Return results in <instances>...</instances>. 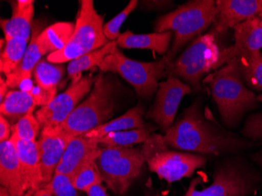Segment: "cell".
Masks as SVG:
<instances>
[{
	"label": "cell",
	"instance_id": "obj_1",
	"mask_svg": "<svg viewBox=\"0 0 262 196\" xmlns=\"http://www.w3.org/2000/svg\"><path fill=\"white\" fill-rule=\"evenodd\" d=\"M163 136L169 148L202 156H222L254 145L207 119L199 100L184 110Z\"/></svg>",
	"mask_w": 262,
	"mask_h": 196
},
{
	"label": "cell",
	"instance_id": "obj_2",
	"mask_svg": "<svg viewBox=\"0 0 262 196\" xmlns=\"http://www.w3.org/2000/svg\"><path fill=\"white\" fill-rule=\"evenodd\" d=\"M217 104L222 122L234 127L243 116L258 106L257 96L246 86L236 57L213 71L203 80Z\"/></svg>",
	"mask_w": 262,
	"mask_h": 196
},
{
	"label": "cell",
	"instance_id": "obj_3",
	"mask_svg": "<svg viewBox=\"0 0 262 196\" xmlns=\"http://www.w3.org/2000/svg\"><path fill=\"white\" fill-rule=\"evenodd\" d=\"M216 37L211 30L190 42L169 68V75L180 78L193 92H200L206 76L235 58L231 46L221 48Z\"/></svg>",
	"mask_w": 262,
	"mask_h": 196
},
{
	"label": "cell",
	"instance_id": "obj_4",
	"mask_svg": "<svg viewBox=\"0 0 262 196\" xmlns=\"http://www.w3.org/2000/svg\"><path fill=\"white\" fill-rule=\"evenodd\" d=\"M108 77L98 75L89 95L60 126L66 132L73 137L82 136L113 117L117 89Z\"/></svg>",
	"mask_w": 262,
	"mask_h": 196
},
{
	"label": "cell",
	"instance_id": "obj_5",
	"mask_svg": "<svg viewBox=\"0 0 262 196\" xmlns=\"http://www.w3.org/2000/svg\"><path fill=\"white\" fill-rule=\"evenodd\" d=\"M141 151L149 170L168 183L191 178L207 163V158L202 155L170 149L163 135L154 133L143 144Z\"/></svg>",
	"mask_w": 262,
	"mask_h": 196
},
{
	"label": "cell",
	"instance_id": "obj_6",
	"mask_svg": "<svg viewBox=\"0 0 262 196\" xmlns=\"http://www.w3.org/2000/svg\"><path fill=\"white\" fill-rule=\"evenodd\" d=\"M170 66L164 56L160 60L151 62L133 60L124 55L117 47L101 60L98 67L101 72L120 75L135 88L138 97L150 98L158 91L159 80L170 76Z\"/></svg>",
	"mask_w": 262,
	"mask_h": 196
},
{
	"label": "cell",
	"instance_id": "obj_7",
	"mask_svg": "<svg viewBox=\"0 0 262 196\" xmlns=\"http://www.w3.org/2000/svg\"><path fill=\"white\" fill-rule=\"evenodd\" d=\"M103 24L104 17L96 11L92 0H81L73 36L61 51L47 56V60L61 64L104 47L110 40L103 32Z\"/></svg>",
	"mask_w": 262,
	"mask_h": 196
},
{
	"label": "cell",
	"instance_id": "obj_8",
	"mask_svg": "<svg viewBox=\"0 0 262 196\" xmlns=\"http://www.w3.org/2000/svg\"><path fill=\"white\" fill-rule=\"evenodd\" d=\"M106 185L115 194H125L141 175L145 161L141 148H101L95 160Z\"/></svg>",
	"mask_w": 262,
	"mask_h": 196
},
{
	"label": "cell",
	"instance_id": "obj_9",
	"mask_svg": "<svg viewBox=\"0 0 262 196\" xmlns=\"http://www.w3.org/2000/svg\"><path fill=\"white\" fill-rule=\"evenodd\" d=\"M198 181L192 180L183 196H248L254 191L252 178L232 163L217 166L213 181L204 189H196Z\"/></svg>",
	"mask_w": 262,
	"mask_h": 196
},
{
	"label": "cell",
	"instance_id": "obj_10",
	"mask_svg": "<svg viewBox=\"0 0 262 196\" xmlns=\"http://www.w3.org/2000/svg\"><path fill=\"white\" fill-rule=\"evenodd\" d=\"M96 79L92 76L81 78L71 84L62 94L56 96L51 103L37 110L35 116L41 129L61 126L79 105V101L91 92Z\"/></svg>",
	"mask_w": 262,
	"mask_h": 196
},
{
	"label": "cell",
	"instance_id": "obj_11",
	"mask_svg": "<svg viewBox=\"0 0 262 196\" xmlns=\"http://www.w3.org/2000/svg\"><path fill=\"white\" fill-rule=\"evenodd\" d=\"M192 92V88L188 84L175 76H168L166 81L159 84L154 103L145 118L151 119L166 132L173 124L182 98Z\"/></svg>",
	"mask_w": 262,
	"mask_h": 196
},
{
	"label": "cell",
	"instance_id": "obj_12",
	"mask_svg": "<svg viewBox=\"0 0 262 196\" xmlns=\"http://www.w3.org/2000/svg\"><path fill=\"white\" fill-rule=\"evenodd\" d=\"M73 138L60 126L44 128L41 130L36 143L40 156L44 185L52 179L57 165Z\"/></svg>",
	"mask_w": 262,
	"mask_h": 196
},
{
	"label": "cell",
	"instance_id": "obj_13",
	"mask_svg": "<svg viewBox=\"0 0 262 196\" xmlns=\"http://www.w3.org/2000/svg\"><path fill=\"white\" fill-rule=\"evenodd\" d=\"M217 17L211 29L222 35L247 19L262 14V0H217Z\"/></svg>",
	"mask_w": 262,
	"mask_h": 196
},
{
	"label": "cell",
	"instance_id": "obj_14",
	"mask_svg": "<svg viewBox=\"0 0 262 196\" xmlns=\"http://www.w3.org/2000/svg\"><path fill=\"white\" fill-rule=\"evenodd\" d=\"M217 10L216 1L207 9L190 19L173 32V39L170 51L164 56L170 64H173L177 56L187 43L195 40L203 35L204 32L217 20Z\"/></svg>",
	"mask_w": 262,
	"mask_h": 196
},
{
	"label": "cell",
	"instance_id": "obj_15",
	"mask_svg": "<svg viewBox=\"0 0 262 196\" xmlns=\"http://www.w3.org/2000/svg\"><path fill=\"white\" fill-rule=\"evenodd\" d=\"M0 184L12 196H22L27 191L15 144L11 138L0 142Z\"/></svg>",
	"mask_w": 262,
	"mask_h": 196
},
{
	"label": "cell",
	"instance_id": "obj_16",
	"mask_svg": "<svg viewBox=\"0 0 262 196\" xmlns=\"http://www.w3.org/2000/svg\"><path fill=\"white\" fill-rule=\"evenodd\" d=\"M10 138L15 144L26 191H36L42 188L44 181L37 143L17 139L12 136Z\"/></svg>",
	"mask_w": 262,
	"mask_h": 196
},
{
	"label": "cell",
	"instance_id": "obj_17",
	"mask_svg": "<svg viewBox=\"0 0 262 196\" xmlns=\"http://www.w3.org/2000/svg\"><path fill=\"white\" fill-rule=\"evenodd\" d=\"M100 153L101 147L96 140L88 139L83 136L74 137L69 142L54 173L71 176L88 159L98 158Z\"/></svg>",
	"mask_w": 262,
	"mask_h": 196
},
{
	"label": "cell",
	"instance_id": "obj_18",
	"mask_svg": "<svg viewBox=\"0 0 262 196\" xmlns=\"http://www.w3.org/2000/svg\"><path fill=\"white\" fill-rule=\"evenodd\" d=\"M34 4L33 0H18L13 4L11 17L1 19L0 21L5 40L19 38L29 42L34 16Z\"/></svg>",
	"mask_w": 262,
	"mask_h": 196
},
{
	"label": "cell",
	"instance_id": "obj_19",
	"mask_svg": "<svg viewBox=\"0 0 262 196\" xmlns=\"http://www.w3.org/2000/svg\"><path fill=\"white\" fill-rule=\"evenodd\" d=\"M173 36V31L135 34L127 30L122 33L116 40L118 47L123 49H148L160 55H166L170 51Z\"/></svg>",
	"mask_w": 262,
	"mask_h": 196
},
{
	"label": "cell",
	"instance_id": "obj_20",
	"mask_svg": "<svg viewBox=\"0 0 262 196\" xmlns=\"http://www.w3.org/2000/svg\"><path fill=\"white\" fill-rule=\"evenodd\" d=\"M145 113V107L141 104H138L135 107H131L120 117L108 121L104 124L88 131L82 136L88 139L98 141L111 133L145 127L148 125L143 119Z\"/></svg>",
	"mask_w": 262,
	"mask_h": 196
},
{
	"label": "cell",
	"instance_id": "obj_21",
	"mask_svg": "<svg viewBox=\"0 0 262 196\" xmlns=\"http://www.w3.org/2000/svg\"><path fill=\"white\" fill-rule=\"evenodd\" d=\"M213 0H193L188 1L173 11L161 16L155 23V32H163L167 31H176L185 22L192 19L197 14L204 11Z\"/></svg>",
	"mask_w": 262,
	"mask_h": 196
},
{
	"label": "cell",
	"instance_id": "obj_22",
	"mask_svg": "<svg viewBox=\"0 0 262 196\" xmlns=\"http://www.w3.org/2000/svg\"><path fill=\"white\" fill-rule=\"evenodd\" d=\"M41 32H40V26L36 24L32 28L30 43L26 49L21 64L11 76L7 77L6 82L9 88H17L25 81L31 79L34 69L41 60V57L42 56L37 42L38 36Z\"/></svg>",
	"mask_w": 262,
	"mask_h": 196
},
{
	"label": "cell",
	"instance_id": "obj_23",
	"mask_svg": "<svg viewBox=\"0 0 262 196\" xmlns=\"http://www.w3.org/2000/svg\"><path fill=\"white\" fill-rule=\"evenodd\" d=\"M35 106V100L29 91H10L1 102L0 112L13 126L21 118L33 113Z\"/></svg>",
	"mask_w": 262,
	"mask_h": 196
},
{
	"label": "cell",
	"instance_id": "obj_24",
	"mask_svg": "<svg viewBox=\"0 0 262 196\" xmlns=\"http://www.w3.org/2000/svg\"><path fill=\"white\" fill-rule=\"evenodd\" d=\"M76 24L57 22L46 28L38 36L37 42L42 55L61 51L66 47L74 33Z\"/></svg>",
	"mask_w": 262,
	"mask_h": 196
},
{
	"label": "cell",
	"instance_id": "obj_25",
	"mask_svg": "<svg viewBox=\"0 0 262 196\" xmlns=\"http://www.w3.org/2000/svg\"><path fill=\"white\" fill-rule=\"evenodd\" d=\"M232 46L244 83L254 91H262V54L260 51H243Z\"/></svg>",
	"mask_w": 262,
	"mask_h": 196
},
{
	"label": "cell",
	"instance_id": "obj_26",
	"mask_svg": "<svg viewBox=\"0 0 262 196\" xmlns=\"http://www.w3.org/2000/svg\"><path fill=\"white\" fill-rule=\"evenodd\" d=\"M259 16L247 19L233 28L234 46L243 51L257 52L262 48V28Z\"/></svg>",
	"mask_w": 262,
	"mask_h": 196
},
{
	"label": "cell",
	"instance_id": "obj_27",
	"mask_svg": "<svg viewBox=\"0 0 262 196\" xmlns=\"http://www.w3.org/2000/svg\"><path fill=\"white\" fill-rule=\"evenodd\" d=\"M157 128L148 124L139 129H127L111 133L98 140L101 148L111 147H125L130 148L135 144L145 142Z\"/></svg>",
	"mask_w": 262,
	"mask_h": 196
},
{
	"label": "cell",
	"instance_id": "obj_28",
	"mask_svg": "<svg viewBox=\"0 0 262 196\" xmlns=\"http://www.w3.org/2000/svg\"><path fill=\"white\" fill-rule=\"evenodd\" d=\"M116 47V41H110L104 47L72 60L67 69L69 78L73 79V82H77L80 79L79 78L83 71L88 70L94 66H98L101 60L106 56L112 54Z\"/></svg>",
	"mask_w": 262,
	"mask_h": 196
},
{
	"label": "cell",
	"instance_id": "obj_29",
	"mask_svg": "<svg viewBox=\"0 0 262 196\" xmlns=\"http://www.w3.org/2000/svg\"><path fill=\"white\" fill-rule=\"evenodd\" d=\"M27 43L26 39L19 38L6 40L5 48L0 56V70L6 77L11 76L21 64Z\"/></svg>",
	"mask_w": 262,
	"mask_h": 196
},
{
	"label": "cell",
	"instance_id": "obj_30",
	"mask_svg": "<svg viewBox=\"0 0 262 196\" xmlns=\"http://www.w3.org/2000/svg\"><path fill=\"white\" fill-rule=\"evenodd\" d=\"M97 158L88 159L83 164L77 168L71 175L73 185L78 191L86 192L94 185L102 184V176L97 166L95 160Z\"/></svg>",
	"mask_w": 262,
	"mask_h": 196
},
{
	"label": "cell",
	"instance_id": "obj_31",
	"mask_svg": "<svg viewBox=\"0 0 262 196\" xmlns=\"http://www.w3.org/2000/svg\"><path fill=\"white\" fill-rule=\"evenodd\" d=\"M64 67L59 64L47 62L41 59L33 70L36 85L44 88H57L64 76Z\"/></svg>",
	"mask_w": 262,
	"mask_h": 196
},
{
	"label": "cell",
	"instance_id": "obj_32",
	"mask_svg": "<svg viewBox=\"0 0 262 196\" xmlns=\"http://www.w3.org/2000/svg\"><path fill=\"white\" fill-rule=\"evenodd\" d=\"M41 126L33 113L21 118L12 126V137L27 141H36Z\"/></svg>",
	"mask_w": 262,
	"mask_h": 196
},
{
	"label": "cell",
	"instance_id": "obj_33",
	"mask_svg": "<svg viewBox=\"0 0 262 196\" xmlns=\"http://www.w3.org/2000/svg\"><path fill=\"white\" fill-rule=\"evenodd\" d=\"M138 4H139V1L131 0L120 14H117L110 21L104 24L103 32L108 40L116 41L118 38L120 37V35H121L120 32V28L123 26L128 16L138 7Z\"/></svg>",
	"mask_w": 262,
	"mask_h": 196
},
{
	"label": "cell",
	"instance_id": "obj_34",
	"mask_svg": "<svg viewBox=\"0 0 262 196\" xmlns=\"http://www.w3.org/2000/svg\"><path fill=\"white\" fill-rule=\"evenodd\" d=\"M54 196H79L70 175L54 173L49 183L44 185Z\"/></svg>",
	"mask_w": 262,
	"mask_h": 196
},
{
	"label": "cell",
	"instance_id": "obj_35",
	"mask_svg": "<svg viewBox=\"0 0 262 196\" xmlns=\"http://www.w3.org/2000/svg\"><path fill=\"white\" fill-rule=\"evenodd\" d=\"M241 134L251 139H262V113L249 116Z\"/></svg>",
	"mask_w": 262,
	"mask_h": 196
},
{
	"label": "cell",
	"instance_id": "obj_36",
	"mask_svg": "<svg viewBox=\"0 0 262 196\" xmlns=\"http://www.w3.org/2000/svg\"><path fill=\"white\" fill-rule=\"evenodd\" d=\"M33 97L36 105H47L56 97L57 88H44L36 85L29 91Z\"/></svg>",
	"mask_w": 262,
	"mask_h": 196
},
{
	"label": "cell",
	"instance_id": "obj_37",
	"mask_svg": "<svg viewBox=\"0 0 262 196\" xmlns=\"http://www.w3.org/2000/svg\"><path fill=\"white\" fill-rule=\"evenodd\" d=\"M12 135V125L3 115L0 116V142L8 141Z\"/></svg>",
	"mask_w": 262,
	"mask_h": 196
},
{
	"label": "cell",
	"instance_id": "obj_38",
	"mask_svg": "<svg viewBox=\"0 0 262 196\" xmlns=\"http://www.w3.org/2000/svg\"><path fill=\"white\" fill-rule=\"evenodd\" d=\"M88 196H110L102 184L94 185L86 191Z\"/></svg>",
	"mask_w": 262,
	"mask_h": 196
},
{
	"label": "cell",
	"instance_id": "obj_39",
	"mask_svg": "<svg viewBox=\"0 0 262 196\" xmlns=\"http://www.w3.org/2000/svg\"><path fill=\"white\" fill-rule=\"evenodd\" d=\"M171 3L170 1H142L141 2V4L142 6H145V8L148 9V10H152L155 8H163V7H167Z\"/></svg>",
	"mask_w": 262,
	"mask_h": 196
},
{
	"label": "cell",
	"instance_id": "obj_40",
	"mask_svg": "<svg viewBox=\"0 0 262 196\" xmlns=\"http://www.w3.org/2000/svg\"><path fill=\"white\" fill-rule=\"evenodd\" d=\"M7 91H8V85L7 82L4 81V78L1 77L0 79V102H2L7 95Z\"/></svg>",
	"mask_w": 262,
	"mask_h": 196
},
{
	"label": "cell",
	"instance_id": "obj_41",
	"mask_svg": "<svg viewBox=\"0 0 262 196\" xmlns=\"http://www.w3.org/2000/svg\"><path fill=\"white\" fill-rule=\"evenodd\" d=\"M33 196H54L52 193L47 189L45 186H42V188H39L36 190L34 193Z\"/></svg>",
	"mask_w": 262,
	"mask_h": 196
},
{
	"label": "cell",
	"instance_id": "obj_42",
	"mask_svg": "<svg viewBox=\"0 0 262 196\" xmlns=\"http://www.w3.org/2000/svg\"><path fill=\"white\" fill-rule=\"evenodd\" d=\"M0 196H12V194H10V191L7 188L1 186V188H0Z\"/></svg>",
	"mask_w": 262,
	"mask_h": 196
},
{
	"label": "cell",
	"instance_id": "obj_43",
	"mask_svg": "<svg viewBox=\"0 0 262 196\" xmlns=\"http://www.w3.org/2000/svg\"><path fill=\"white\" fill-rule=\"evenodd\" d=\"M255 160L259 164L261 165L262 166V151H260V153L256 155Z\"/></svg>",
	"mask_w": 262,
	"mask_h": 196
},
{
	"label": "cell",
	"instance_id": "obj_44",
	"mask_svg": "<svg viewBox=\"0 0 262 196\" xmlns=\"http://www.w3.org/2000/svg\"><path fill=\"white\" fill-rule=\"evenodd\" d=\"M35 191V190H29V191H26L22 196H33Z\"/></svg>",
	"mask_w": 262,
	"mask_h": 196
},
{
	"label": "cell",
	"instance_id": "obj_45",
	"mask_svg": "<svg viewBox=\"0 0 262 196\" xmlns=\"http://www.w3.org/2000/svg\"><path fill=\"white\" fill-rule=\"evenodd\" d=\"M257 100L259 103H261L262 104V94H259L258 96H257Z\"/></svg>",
	"mask_w": 262,
	"mask_h": 196
},
{
	"label": "cell",
	"instance_id": "obj_46",
	"mask_svg": "<svg viewBox=\"0 0 262 196\" xmlns=\"http://www.w3.org/2000/svg\"><path fill=\"white\" fill-rule=\"evenodd\" d=\"M260 26L262 28V14L260 16Z\"/></svg>",
	"mask_w": 262,
	"mask_h": 196
},
{
	"label": "cell",
	"instance_id": "obj_47",
	"mask_svg": "<svg viewBox=\"0 0 262 196\" xmlns=\"http://www.w3.org/2000/svg\"><path fill=\"white\" fill-rule=\"evenodd\" d=\"M155 196H166V195H163V194H159V193H158V194H156V195H155Z\"/></svg>",
	"mask_w": 262,
	"mask_h": 196
}]
</instances>
